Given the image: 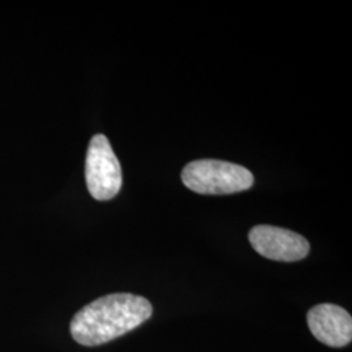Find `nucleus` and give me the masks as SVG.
Wrapping results in <instances>:
<instances>
[{
	"instance_id": "obj_1",
	"label": "nucleus",
	"mask_w": 352,
	"mask_h": 352,
	"mask_svg": "<svg viewBox=\"0 0 352 352\" xmlns=\"http://www.w3.org/2000/svg\"><path fill=\"white\" fill-rule=\"evenodd\" d=\"M153 315L148 299L133 294H111L85 305L71 321L72 338L87 347L116 340Z\"/></svg>"
},
{
	"instance_id": "obj_2",
	"label": "nucleus",
	"mask_w": 352,
	"mask_h": 352,
	"mask_svg": "<svg viewBox=\"0 0 352 352\" xmlns=\"http://www.w3.org/2000/svg\"><path fill=\"white\" fill-rule=\"evenodd\" d=\"M187 188L200 195H231L248 190L254 183L253 174L240 164L219 160L189 162L182 173Z\"/></svg>"
},
{
	"instance_id": "obj_3",
	"label": "nucleus",
	"mask_w": 352,
	"mask_h": 352,
	"mask_svg": "<svg viewBox=\"0 0 352 352\" xmlns=\"http://www.w3.org/2000/svg\"><path fill=\"white\" fill-rule=\"evenodd\" d=\"M85 177L90 195L98 201L111 200L122 188V167L104 135H96L90 140Z\"/></svg>"
},
{
	"instance_id": "obj_4",
	"label": "nucleus",
	"mask_w": 352,
	"mask_h": 352,
	"mask_svg": "<svg viewBox=\"0 0 352 352\" xmlns=\"http://www.w3.org/2000/svg\"><path fill=\"white\" fill-rule=\"evenodd\" d=\"M248 238L254 251L274 261H300L311 248L304 236L282 227L258 225L252 228Z\"/></svg>"
},
{
	"instance_id": "obj_5",
	"label": "nucleus",
	"mask_w": 352,
	"mask_h": 352,
	"mask_svg": "<svg viewBox=\"0 0 352 352\" xmlns=\"http://www.w3.org/2000/svg\"><path fill=\"white\" fill-rule=\"evenodd\" d=\"M308 327L317 340L329 347H344L351 343V315L334 304H320L309 309Z\"/></svg>"
}]
</instances>
